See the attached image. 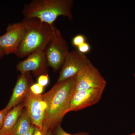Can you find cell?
<instances>
[{"mask_svg":"<svg viewBox=\"0 0 135 135\" xmlns=\"http://www.w3.org/2000/svg\"><path fill=\"white\" fill-rule=\"evenodd\" d=\"M31 118L25 108L20 114L12 135H23L30 130L33 126Z\"/></svg>","mask_w":135,"mask_h":135,"instance_id":"cell-13","label":"cell"},{"mask_svg":"<svg viewBox=\"0 0 135 135\" xmlns=\"http://www.w3.org/2000/svg\"><path fill=\"white\" fill-rule=\"evenodd\" d=\"M48 132L44 130L43 128L41 129L38 127H35V131L33 135H46Z\"/></svg>","mask_w":135,"mask_h":135,"instance_id":"cell-20","label":"cell"},{"mask_svg":"<svg viewBox=\"0 0 135 135\" xmlns=\"http://www.w3.org/2000/svg\"><path fill=\"white\" fill-rule=\"evenodd\" d=\"M35 126L33 125V126H32L31 129H30V130H29L28 132H27V133H25L23 135H33L35 131Z\"/></svg>","mask_w":135,"mask_h":135,"instance_id":"cell-21","label":"cell"},{"mask_svg":"<svg viewBox=\"0 0 135 135\" xmlns=\"http://www.w3.org/2000/svg\"><path fill=\"white\" fill-rule=\"evenodd\" d=\"M44 87L38 83H33L30 87V91L36 95H41L44 90Z\"/></svg>","mask_w":135,"mask_h":135,"instance_id":"cell-15","label":"cell"},{"mask_svg":"<svg viewBox=\"0 0 135 135\" xmlns=\"http://www.w3.org/2000/svg\"><path fill=\"white\" fill-rule=\"evenodd\" d=\"M46 135H53V133H52V130H50L49 131Z\"/></svg>","mask_w":135,"mask_h":135,"instance_id":"cell-23","label":"cell"},{"mask_svg":"<svg viewBox=\"0 0 135 135\" xmlns=\"http://www.w3.org/2000/svg\"><path fill=\"white\" fill-rule=\"evenodd\" d=\"M91 61L85 54L77 50L69 52L61 68L57 82L64 81L75 76L81 69Z\"/></svg>","mask_w":135,"mask_h":135,"instance_id":"cell-6","label":"cell"},{"mask_svg":"<svg viewBox=\"0 0 135 135\" xmlns=\"http://www.w3.org/2000/svg\"><path fill=\"white\" fill-rule=\"evenodd\" d=\"M105 88H93L74 92L70 103L69 112L80 110L97 103L101 99Z\"/></svg>","mask_w":135,"mask_h":135,"instance_id":"cell-9","label":"cell"},{"mask_svg":"<svg viewBox=\"0 0 135 135\" xmlns=\"http://www.w3.org/2000/svg\"><path fill=\"white\" fill-rule=\"evenodd\" d=\"M33 83L30 72L21 74L18 77L12 95L5 107L10 110L23 101L30 92V87Z\"/></svg>","mask_w":135,"mask_h":135,"instance_id":"cell-11","label":"cell"},{"mask_svg":"<svg viewBox=\"0 0 135 135\" xmlns=\"http://www.w3.org/2000/svg\"><path fill=\"white\" fill-rule=\"evenodd\" d=\"M73 0H33L25 5L22 12L25 17L35 18L53 25L60 16L73 19Z\"/></svg>","mask_w":135,"mask_h":135,"instance_id":"cell-3","label":"cell"},{"mask_svg":"<svg viewBox=\"0 0 135 135\" xmlns=\"http://www.w3.org/2000/svg\"><path fill=\"white\" fill-rule=\"evenodd\" d=\"M44 51H36L27 56L26 59L16 66L18 71L21 74L32 71L35 76L45 74L47 66Z\"/></svg>","mask_w":135,"mask_h":135,"instance_id":"cell-10","label":"cell"},{"mask_svg":"<svg viewBox=\"0 0 135 135\" xmlns=\"http://www.w3.org/2000/svg\"><path fill=\"white\" fill-rule=\"evenodd\" d=\"M49 75L47 74H42L38 76L37 80V83H38L41 86L45 88L49 84Z\"/></svg>","mask_w":135,"mask_h":135,"instance_id":"cell-17","label":"cell"},{"mask_svg":"<svg viewBox=\"0 0 135 135\" xmlns=\"http://www.w3.org/2000/svg\"><path fill=\"white\" fill-rule=\"evenodd\" d=\"M9 110L6 107L0 110V129L2 127L5 118Z\"/></svg>","mask_w":135,"mask_h":135,"instance_id":"cell-19","label":"cell"},{"mask_svg":"<svg viewBox=\"0 0 135 135\" xmlns=\"http://www.w3.org/2000/svg\"><path fill=\"white\" fill-rule=\"evenodd\" d=\"M26 29L23 40L15 55L23 58L40 51H44L54 33L56 26L35 18L24 17L22 20Z\"/></svg>","mask_w":135,"mask_h":135,"instance_id":"cell-2","label":"cell"},{"mask_svg":"<svg viewBox=\"0 0 135 135\" xmlns=\"http://www.w3.org/2000/svg\"><path fill=\"white\" fill-rule=\"evenodd\" d=\"M107 83L106 80L91 62L76 75L74 92L93 88L105 87Z\"/></svg>","mask_w":135,"mask_h":135,"instance_id":"cell-5","label":"cell"},{"mask_svg":"<svg viewBox=\"0 0 135 135\" xmlns=\"http://www.w3.org/2000/svg\"><path fill=\"white\" fill-rule=\"evenodd\" d=\"M55 131V135H89L86 133H80L75 134H69L64 130L60 124H59L56 127Z\"/></svg>","mask_w":135,"mask_h":135,"instance_id":"cell-16","label":"cell"},{"mask_svg":"<svg viewBox=\"0 0 135 135\" xmlns=\"http://www.w3.org/2000/svg\"><path fill=\"white\" fill-rule=\"evenodd\" d=\"M25 32V27L22 22L8 25L5 33L0 36V48L5 55L15 54Z\"/></svg>","mask_w":135,"mask_h":135,"instance_id":"cell-7","label":"cell"},{"mask_svg":"<svg viewBox=\"0 0 135 135\" xmlns=\"http://www.w3.org/2000/svg\"><path fill=\"white\" fill-rule=\"evenodd\" d=\"M25 108L33 124L42 128L47 110V105L43 95H36L30 91L24 100Z\"/></svg>","mask_w":135,"mask_h":135,"instance_id":"cell-8","label":"cell"},{"mask_svg":"<svg viewBox=\"0 0 135 135\" xmlns=\"http://www.w3.org/2000/svg\"><path fill=\"white\" fill-rule=\"evenodd\" d=\"M25 107L23 101L10 110L0 129V135H12L18 120Z\"/></svg>","mask_w":135,"mask_h":135,"instance_id":"cell-12","label":"cell"},{"mask_svg":"<svg viewBox=\"0 0 135 135\" xmlns=\"http://www.w3.org/2000/svg\"><path fill=\"white\" fill-rule=\"evenodd\" d=\"M44 51L48 66L55 71L61 68L70 51L67 42L56 27L53 36Z\"/></svg>","mask_w":135,"mask_h":135,"instance_id":"cell-4","label":"cell"},{"mask_svg":"<svg viewBox=\"0 0 135 135\" xmlns=\"http://www.w3.org/2000/svg\"><path fill=\"white\" fill-rule=\"evenodd\" d=\"M135 135V133H133V134H131L130 135Z\"/></svg>","mask_w":135,"mask_h":135,"instance_id":"cell-24","label":"cell"},{"mask_svg":"<svg viewBox=\"0 0 135 135\" xmlns=\"http://www.w3.org/2000/svg\"><path fill=\"white\" fill-rule=\"evenodd\" d=\"M77 50L80 53L85 54L90 52L91 50V46L89 44L85 42L78 47Z\"/></svg>","mask_w":135,"mask_h":135,"instance_id":"cell-18","label":"cell"},{"mask_svg":"<svg viewBox=\"0 0 135 135\" xmlns=\"http://www.w3.org/2000/svg\"><path fill=\"white\" fill-rule=\"evenodd\" d=\"M76 75L56 83L43 97L47 105L43 128L47 132L60 124L69 112L71 100L75 91Z\"/></svg>","mask_w":135,"mask_h":135,"instance_id":"cell-1","label":"cell"},{"mask_svg":"<svg viewBox=\"0 0 135 135\" xmlns=\"http://www.w3.org/2000/svg\"><path fill=\"white\" fill-rule=\"evenodd\" d=\"M85 42H86V37L82 34L77 35L73 38L72 41L73 45L77 48Z\"/></svg>","mask_w":135,"mask_h":135,"instance_id":"cell-14","label":"cell"},{"mask_svg":"<svg viewBox=\"0 0 135 135\" xmlns=\"http://www.w3.org/2000/svg\"><path fill=\"white\" fill-rule=\"evenodd\" d=\"M5 55V53H4V51L1 49L0 48V59L2 58Z\"/></svg>","mask_w":135,"mask_h":135,"instance_id":"cell-22","label":"cell"}]
</instances>
